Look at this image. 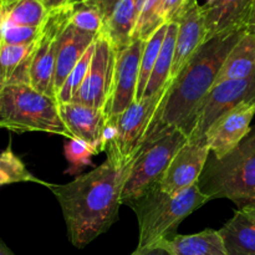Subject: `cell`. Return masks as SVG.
<instances>
[{
	"instance_id": "603a6c76",
	"label": "cell",
	"mask_w": 255,
	"mask_h": 255,
	"mask_svg": "<svg viewBox=\"0 0 255 255\" xmlns=\"http://www.w3.org/2000/svg\"><path fill=\"white\" fill-rule=\"evenodd\" d=\"M2 22L17 26L40 27L49 11L44 0H0Z\"/></svg>"
},
{
	"instance_id": "2e32d148",
	"label": "cell",
	"mask_w": 255,
	"mask_h": 255,
	"mask_svg": "<svg viewBox=\"0 0 255 255\" xmlns=\"http://www.w3.org/2000/svg\"><path fill=\"white\" fill-rule=\"evenodd\" d=\"M254 0H212L202 6L206 41L229 32L246 30Z\"/></svg>"
},
{
	"instance_id": "8992f818",
	"label": "cell",
	"mask_w": 255,
	"mask_h": 255,
	"mask_svg": "<svg viewBox=\"0 0 255 255\" xmlns=\"http://www.w3.org/2000/svg\"><path fill=\"white\" fill-rule=\"evenodd\" d=\"M188 141L181 129H172L146 142L127 166L122 187V204H132L159 186L169 163Z\"/></svg>"
},
{
	"instance_id": "836d02e7",
	"label": "cell",
	"mask_w": 255,
	"mask_h": 255,
	"mask_svg": "<svg viewBox=\"0 0 255 255\" xmlns=\"http://www.w3.org/2000/svg\"><path fill=\"white\" fill-rule=\"evenodd\" d=\"M70 2H71V0H44V4L49 12L57 9H62V7L67 6Z\"/></svg>"
},
{
	"instance_id": "f1b7e54d",
	"label": "cell",
	"mask_w": 255,
	"mask_h": 255,
	"mask_svg": "<svg viewBox=\"0 0 255 255\" xmlns=\"http://www.w3.org/2000/svg\"><path fill=\"white\" fill-rule=\"evenodd\" d=\"M94 50H95V41L92 42L91 46L86 50V52L82 55V57L79 60L76 66L72 69V71L70 72L67 79L65 80L64 85H62L61 89H60V91L57 92L56 95L57 101L59 102L72 101V99H74V96L76 95V92L79 91V89L81 87L82 82L85 81V77H86L87 72H89L92 56H94Z\"/></svg>"
},
{
	"instance_id": "30bf717a",
	"label": "cell",
	"mask_w": 255,
	"mask_h": 255,
	"mask_svg": "<svg viewBox=\"0 0 255 255\" xmlns=\"http://www.w3.org/2000/svg\"><path fill=\"white\" fill-rule=\"evenodd\" d=\"M143 47L144 40L133 39L126 47L116 51L111 90L105 107L107 120L116 119L136 101Z\"/></svg>"
},
{
	"instance_id": "d590c367",
	"label": "cell",
	"mask_w": 255,
	"mask_h": 255,
	"mask_svg": "<svg viewBox=\"0 0 255 255\" xmlns=\"http://www.w3.org/2000/svg\"><path fill=\"white\" fill-rule=\"evenodd\" d=\"M0 255H15V254L7 248L6 244L2 243V242L0 241Z\"/></svg>"
},
{
	"instance_id": "d4e9b609",
	"label": "cell",
	"mask_w": 255,
	"mask_h": 255,
	"mask_svg": "<svg viewBox=\"0 0 255 255\" xmlns=\"http://www.w3.org/2000/svg\"><path fill=\"white\" fill-rule=\"evenodd\" d=\"M24 182L42 184L45 187L50 186L49 182L37 178L26 168L24 162L14 153L11 144L9 143L4 151L0 152V187Z\"/></svg>"
},
{
	"instance_id": "7c38bea8",
	"label": "cell",
	"mask_w": 255,
	"mask_h": 255,
	"mask_svg": "<svg viewBox=\"0 0 255 255\" xmlns=\"http://www.w3.org/2000/svg\"><path fill=\"white\" fill-rule=\"evenodd\" d=\"M255 116V100L244 101L222 115L207 131L204 141L211 156L222 159L233 152L252 132L251 124Z\"/></svg>"
},
{
	"instance_id": "9a60e30c",
	"label": "cell",
	"mask_w": 255,
	"mask_h": 255,
	"mask_svg": "<svg viewBox=\"0 0 255 255\" xmlns=\"http://www.w3.org/2000/svg\"><path fill=\"white\" fill-rule=\"evenodd\" d=\"M59 111L74 138L94 144L105 152L104 131L107 124L105 111L79 102H59Z\"/></svg>"
},
{
	"instance_id": "d6a6232c",
	"label": "cell",
	"mask_w": 255,
	"mask_h": 255,
	"mask_svg": "<svg viewBox=\"0 0 255 255\" xmlns=\"http://www.w3.org/2000/svg\"><path fill=\"white\" fill-rule=\"evenodd\" d=\"M74 1H89V2H94V4H97L100 7H101L102 12H104L105 17H106L107 20V17L110 16V14H111L114 7L116 6V4L120 1V0H74Z\"/></svg>"
},
{
	"instance_id": "52a82bcc",
	"label": "cell",
	"mask_w": 255,
	"mask_h": 255,
	"mask_svg": "<svg viewBox=\"0 0 255 255\" xmlns=\"http://www.w3.org/2000/svg\"><path fill=\"white\" fill-rule=\"evenodd\" d=\"M172 81L173 80H169L168 84L157 94L134 101L116 119L110 120L114 121L116 134L112 142L106 146L105 152L107 157L114 159L122 168H126L141 149L148 127L166 97Z\"/></svg>"
},
{
	"instance_id": "1f68e13d",
	"label": "cell",
	"mask_w": 255,
	"mask_h": 255,
	"mask_svg": "<svg viewBox=\"0 0 255 255\" xmlns=\"http://www.w3.org/2000/svg\"><path fill=\"white\" fill-rule=\"evenodd\" d=\"M131 255H173V254L168 251L166 244H164L163 241H162L159 242V243L154 244V246L147 247V248H143V249L136 248V251H134Z\"/></svg>"
},
{
	"instance_id": "d6986e66",
	"label": "cell",
	"mask_w": 255,
	"mask_h": 255,
	"mask_svg": "<svg viewBox=\"0 0 255 255\" xmlns=\"http://www.w3.org/2000/svg\"><path fill=\"white\" fill-rule=\"evenodd\" d=\"M255 74V37L244 32L229 51L219 70L214 85L232 80H244Z\"/></svg>"
},
{
	"instance_id": "5bb4252c",
	"label": "cell",
	"mask_w": 255,
	"mask_h": 255,
	"mask_svg": "<svg viewBox=\"0 0 255 255\" xmlns=\"http://www.w3.org/2000/svg\"><path fill=\"white\" fill-rule=\"evenodd\" d=\"M174 22L178 25V30L174 46L171 80L178 76L197 50L206 42L203 9L198 4V0H186Z\"/></svg>"
},
{
	"instance_id": "ba28073f",
	"label": "cell",
	"mask_w": 255,
	"mask_h": 255,
	"mask_svg": "<svg viewBox=\"0 0 255 255\" xmlns=\"http://www.w3.org/2000/svg\"><path fill=\"white\" fill-rule=\"evenodd\" d=\"M255 100V74L244 80L214 85L189 120L184 134L188 141H204L209 127L239 104Z\"/></svg>"
},
{
	"instance_id": "7402d4cb",
	"label": "cell",
	"mask_w": 255,
	"mask_h": 255,
	"mask_svg": "<svg viewBox=\"0 0 255 255\" xmlns=\"http://www.w3.org/2000/svg\"><path fill=\"white\" fill-rule=\"evenodd\" d=\"M228 255H255V219L243 209L219 229Z\"/></svg>"
},
{
	"instance_id": "ffe728a7",
	"label": "cell",
	"mask_w": 255,
	"mask_h": 255,
	"mask_svg": "<svg viewBox=\"0 0 255 255\" xmlns=\"http://www.w3.org/2000/svg\"><path fill=\"white\" fill-rule=\"evenodd\" d=\"M163 243L173 255H228L221 232L206 229L194 234H176Z\"/></svg>"
},
{
	"instance_id": "277c9868",
	"label": "cell",
	"mask_w": 255,
	"mask_h": 255,
	"mask_svg": "<svg viewBox=\"0 0 255 255\" xmlns=\"http://www.w3.org/2000/svg\"><path fill=\"white\" fill-rule=\"evenodd\" d=\"M198 184L211 201L229 199L239 209L255 206V127L226 157L209 156Z\"/></svg>"
},
{
	"instance_id": "3957f363",
	"label": "cell",
	"mask_w": 255,
	"mask_h": 255,
	"mask_svg": "<svg viewBox=\"0 0 255 255\" xmlns=\"http://www.w3.org/2000/svg\"><path fill=\"white\" fill-rule=\"evenodd\" d=\"M211 201L202 192L198 183L172 196L156 187L151 192L129 204L138 222L137 249L152 247L176 236L179 224L192 213Z\"/></svg>"
},
{
	"instance_id": "e575fe53",
	"label": "cell",
	"mask_w": 255,
	"mask_h": 255,
	"mask_svg": "<svg viewBox=\"0 0 255 255\" xmlns=\"http://www.w3.org/2000/svg\"><path fill=\"white\" fill-rule=\"evenodd\" d=\"M247 32L251 34L252 36L255 37V0L253 1V6H252L251 16H249L248 24H247Z\"/></svg>"
},
{
	"instance_id": "4fadbf2b",
	"label": "cell",
	"mask_w": 255,
	"mask_h": 255,
	"mask_svg": "<svg viewBox=\"0 0 255 255\" xmlns=\"http://www.w3.org/2000/svg\"><path fill=\"white\" fill-rule=\"evenodd\" d=\"M211 156L206 141H187L169 163L159 182V188L176 196L198 183Z\"/></svg>"
},
{
	"instance_id": "44dd1931",
	"label": "cell",
	"mask_w": 255,
	"mask_h": 255,
	"mask_svg": "<svg viewBox=\"0 0 255 255\" xmlns=\"http://www.w3.org/2000/svg\"><path fill=\"white\" fill-rule=\"evenodd\" d=\"M138 0H120L105 22L104 32L116 51L132 41L138 19Z\"/></svg>"
},
{
	"instance_id": "74e56055",
	"label": "cell",
	"mask_w": 255,
	"mask_h": 255,
	"mask_svg": "<svg viewBox=\"0 0 255 255\" xmlns=\"http://www.w3.org/2000/svg\"><path fill=\"white\" fill-rule=\"evenodd\" d=\"M2 45V12L1 6H0V47Z\"/></svg>"
},
{
	"instance_id": "9c48e42d",
	"label": "cell",
	"mask_w": 255,
	"mask_h": 255,
	"mask_svg": "<svg viewBox=\"0 0 255 255\" xmlns=\"http://www.w3.org/2000/svg\"><path fill=\"white\" fill-rule=\"evenodd\" d=\"M70 11L71 2L62 9L49 12L40 30L30 65V86L55 99L54 80L57 51L60 37L70 21Z\"/></svg>"
},
{
	"instance_id": "5b68a950",
	"label": "cell",
	"mask_w": 255,
	"mask_h": 255,
	"mask_svg": "<svg viewBox=\"0 0 255 255\" xmlns=\"http://www.w3.org/2000/svg\"><path fill=\"white\" fill-rule=\"evenodd\" d=\"M0 128L16 133L45 132L74 138L59 111V101L30 85L0 89Z\"/></svg>"
},
{
	"instance_id": "cb8c5ba5",
	"label": "cell",
	"mask_w": 255,
	"mask_h": 255,
	"mask_svg": "<svg viewBox=\"0 0 255 255\" xmlns=\"http://www.w3.org/2000/svg\"><path fill=\"white\" fill-rule=\"evenodd\" d=\"M178 25L177 22H168L166 36H164L163 44H162L161 51H159L158 59H157L156 65L153 67L149 81L147 84L144 96H152L161 91L164 86L171 80L172 65H173L174 57V46H176V37Z\"/></svg>"
},
{
	"instance_id": "f546056e",
	"label": "cell",
	"mask_w": 255,
	"mask_h": 255,
	"mask_svg": "<svg viewBox=\"0 0 255 255\" xmlns=\"http://www.w3.org/2000/svg\"><path fill=\"white\" fill-rule=\"evenodd\" d=\"M42 26V25H41ZM40 27L17 26V25L4 24L2 22V44L6 45H29L37 40L40 35Z\"/></svg>"
},
{
	"instance_id": "8fae6325",
	"label": "cell",
	"mask_w": 255,
	"mask_h": 255,
	"mask_svg": "<svg viewBox=\"0 0 255 255\" xmlns=\"http://www.w3.org/2000/svg\"><path fill=\"white\" fill-rule=\"evenodd\" d=\"M116 50L104 32L95 39V50L91 65L85 81L71 102L86 105L105 111L111 90Z\"/></svg>"
},
{
	"instance_id": "4316f807",
	"label": "cell",
	"mask_w": 255,
	"mask_h": 255,
	"mask_svg": "<svg viewBox=\"0 0 255 255\" xmlns=\"http://www.w3.org/2000/svg\"><path fill=\"white\" fill-rule=\"evenodd\" d=\"M105 21H106V17L101 7L97 4L71 0L70 24L77 30L92 35H99L104 30Z\"/></svg>"
},
{
	"instance_id": "7a4b0ae2",
	"label": "cell",
	"mask_w": 255,
	"mask_h": 255,
	"mask_svg": "<svg viewBox=\"0 0 255 255\" xmlns=\"http://www.w3.org/2000/svg\"><path fill=\"white\" fill-rule=\"evenodd\" d=\"M247 30L219 35L204 42L191 57L171 87L148 127L143 144L162 134L181 129L184 133L189 120L214 86L217 75L234 45ZM142 144V146H143Z\"/></svg>"
},
{
	"instance_id": "8d00e7d4",
	"label": "cell",
	"mask_w": 255,
	"mask_h": 255,
	"mask_svg": "<svg viewBox=\"0 0 255 255\" xmlns=\"http://www.w3.org/2000/svg\"><path fill=\"white\" fill-rule=\"evenodd\" d=\"M243 209L244 212H246L248 216H251L252 218L255 219V206H248V207H244V208H241Z\"/></svg>"
},
{
	"instance_id": "4dcf8cb0",
	"label": "cell",
	"mask_w": 255,
	"mask_h": 255,
	"mask_svg": "<svg viewBox=\"0 0 255 255\" xmlns=\"http://www.w3.org/2000/svg\"><path fill=\"white\" fill-rule=\"evenodd\" d=\"M186 0H163L162 2V19L164 22H173L181 11Z\"/></svg>"
},
{
	"instance_id": "e0dca14e",
	"label": "cell",
	"mask_w": 255,
	"mask_h": 255,
	"mask_svg": "<svg viewBox=\"0 0 255 255\" xmlns=\"http://www.w3.org/2000/svg\"><path fill=\"white\" fill-rule=\"evenodd\" d=\"M97 35L77 30L71 24L66 25L60 37L59 51L56 57V67H55V94L60 91L65 80L70 75L82 55L86 52L95 41Z\"/></svg>"
},
{
	"instance_id": "484cf974",
	"label": "cell",
	"mask_w": 255,
	"mask_h": 255,
	"mask_svg": "<svg viewBox=\"0 0 255 255\" xmlns=\"http://www.w3.org/2000/svg\"><path fill=\"white\" fill-rule=\"evenodd\" d=\"M167 27H168V24H163L144 41V47L141 57V66H139L136 101H138V100L143 97L147 84L149 81V77H151L154 65H156L157 59H158L159 51H161L162 44H163L164 36H166Z\"/></svg>"
},
{
	"instance_id": "6da1fadb",
	"label": "cell",
	"mask_w": 255,
	"mask_h": 255,
	"mask_svg": "<svg viewBox=\"0 0 255 255\" xmlns=\"http://www.w3.org/2000/svg\"><path fill=\"white\" fill-rule=\"evenodd\" d=\"M126 172L127 167L122 168L107 157L74 181L47 187L59 202L67 237L75 248H85L116 223Z\"/></svg>"
},
{
	"instance_id": "83f0119b",
	"label": "cell",
	"mask_w": 255,
	"mask_h": 255,
	"mask_svg": "<svg viewBox=\"0 0 255 255\" xmlns=\"http://www.w3.org/2000/svg\"><path fill=\"white\" fill-rule=\"evenodd\" d=\"M64 153L70 167L66 173L75 174L81 172L85 167L92 166V157L101 153L94 144L77 138L67 139L64 146Z\"/></svg>"
},
{
	"instance_id": "f35d334b",
	"label": "cell",
	"mask_w": 255,
	"mask_h": 255,
	"mask_svg": "<svg viewBox=\"0 0 255 255\" xmlns=\"http://www.w3.org/2000/svg\"><path fill=\"white\" fill-rule=\"evenodd\" d=\"M209 1H212V0H207V2H209Z\"/></svg>"
},
{
	"instance_id": "ac0fdd59",
	"label": "cell",
	"mask_w": 255,
	"mask_h": 255,
	"mask_svg": "<svg viewBox=\"0 0 255 255\" xmlns=\"http://www.w3.org/2000/svg\"><path fill=\"white\" fill-rule=\"evenodd\" d=\"M36 41L29 45L0 47V89L11 85H30V65Z\"/></svg>"
}]
</instances>
